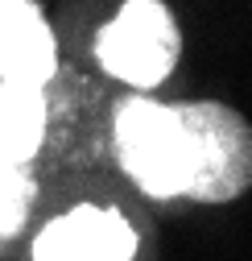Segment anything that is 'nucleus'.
<instances>
[{
  "label": "nucleus",
  "instance_id": "39448f33",
  "mask_svg": "<svg viewBox=\"0 0 252 261\" xmlns=\"http://www.w3.org/2000/svg\"><path fill=\"white\" fill-rule=\"evenodd\" d=\"M58 67V46L34 0H0V79L46 87Z\"/></svg>",
  "mask_w": 252,
  "mask_h": 261
},
{
  "label": "nucleus",
  "instance_id": "423d86ee",
  "mask_svg": "<svg viewBox=\"0 0 252 261\" xmlns=\"http://www.w3.org/2000/svg\"><path fill=\"white\" fill-rule=\"evenodd\" d=\"M46 141V95L42 87L0 79V162L25 166Z\"/></svg>",
  "mask_w": 252,
  "mask_h": 261
},
{
  "label": "nucleus",
  "instance_id": "7ed1b4c3",
  "mask_svg": "<svg viewBox=\"0 0 252 261\" xmlns=\"http://www.w3.org/2000/svg\"><path fill=\"white\" fill-rule=\"evenodd\" d=\"M96 54L112 79L129 87H157L178 67L182 34L162 0H129L100 29Z\"/></svg>",
  "mask_w": 252,
  "mask_h": 261
},
{
  "label": "nucleus",
  "instance_id": "0eeeda50",
  "mask_svg": "<svg viewBox=\"0 0 252 261\" xmlns=\"http://www.w3.org/2000/svg\"><path fill=\"white\" fill-rule=\"evenodd\" d=\"M38 199V182L25 174V166L0 162V241L21 232V224Z\"/></svg>",
  "mask_w": 252,
  "mask_h": 261
},
{
  "label": "nucleus",
  "instance_id": "f03ea898",
  "mask_svg": "<svg viewBox=\"0 0 252 261\" xmlns=\"http://www.w3.org/2000/svg\"><path fill=\"white\" fill-rule=\"evenodd\" d=\"M116 158L149 199H178L186 187V133L174 104L124 100L116 112Z\"/></svg>",
  "mask_w": 252,
  "mask_h": 261
},
{
  "label": "nucleus",
  "instance_id": "20e7f679",
  "mask_svg": "<svg viewBox=\"0 0 252 261\" xmlns=\"http://www.w3.org/2000/svg\"><path fill=\"white\" fill-rule=\"evenodd\" d=\"M137 228L112 207L79 203L34 237V261H133Z\"/></svg>",
  "mask_w": 252,
  "mask_h": 261
},
{
  "label": "nucleus",
  "instance_id": "f257e3e1",
  "mask_svg": "<svg viewBox=\"0 0 252 261\" xmlns=\"http://www.w3.org/2000/svg\"><path fill=\"white\" fill-rule=\"evenodd\" d=\"M186 133V187L195 203H236L252 187V128L248 120L215 100L174 104Z\"/></svg>",
  "mask_w": 252,
  "mask_h": 261
}]
</instances>
